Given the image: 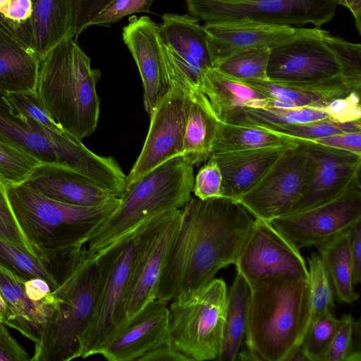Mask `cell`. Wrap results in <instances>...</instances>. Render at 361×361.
<instances>
[{"label":"cell","mask_w":361,"mask_h":361,"mask_svg":"<svg viewBox=\"0 0 361 361\" xmlns=\"http://www.w3.org/2000/svg\"><path fill=\"white\" fill-rule=\"evenodd\" d=\"M180 211L156 293V299L168 302L196 292L234 264L255 221L242 204L225 197H191Z\"/></svg>","instance_id":"obj_1"},{"label":"cell","mask_w":361,"mask_h":361,"mask_svg":"<svg viewBox=\"0 0 361 361\" xmlns=\"http://www.w3.org/2000/svg\"><path fill=\"white\" fill-rule=\"evenodd\" d=\"M59 286L55 306L35 343L31 361H71L81 357L80 337L89 324L95 303L99 278L97 257L86 245L51 264Z\"/></svg>","instance_id":"obj_2"},{"label":"cell","mask_w":361,"mask_h":361,"mask_svg":"<svg viewBox=\"0 0 361 361\" xmlns=\"http://www.w3.org/2000/svg\"><path fill=\"white\" fill-rule=\"evenodd\" d=\"M101 76L71 36L40 60L35 92L63 130L82 140L92 134L99 117L96 86Z\"/></svg>","instance_id":"obj_3"},{"label":"cell","mask_w":361,"mask_h":361,"mask_svg":"<svg viewBox=\"0 0 361 361\" xmlns=\"http://www.w3.org/2000/svg\"><path fill=\"white\" fill-rule=\"evenodd\" d=\"M248 284L246 348L258 360L285 361L311 321L308 280L274 277Z\"/></svg>","instance_id":"obj_4"},{"label":"cell","mask_w":361,"mask_h":361,"mask_svg":"<svg viewBox=\"0 0 361 361\" xmlns=\"http://www.w3.org/2000/svg\"><path fill=\"white\" fill-rule=\"evenodd\" d=\"M7 194L25 238L38 259L49 264L85 245L120 202L94 207L75 206L49 199L23 183L7 184Z\"/></svg>","instance_id":"obj_5"},{"label":"cell","mask_w":361,"mask_h":361,"mask_svg":"<svg viewBox=\"0 0 361 361\" xmlns=\"http://www.w3.org/2000/svg\"><path fill=\"white\" fill-rule=\"evenodd\" d=\"M194 178V165L180 156L138 179L90 235L85 245L90 256L97 257L154 217L183 207L191 197Z\"/></svg>","instance_id":"obj_6"},{"label":"cell","mask_w":361,"mask_h":361,"mask_svg":"<svg viewBox=\"0 0 361 361\" xmlns=\"http://www.w3.org/2000/svg\"><path fill=\"white\" fill-rule=\"evenodd\" d=\"M0 90V141L25 152L41 163L73 170L110 192L123 186L126 175L116 160L98 155L81 140L67 132L48 137L34 130Z\"/></svg>","instance_id":"obj_7"},{"label":"cell","mask_w":361,"mask_h":361,"mask_svg":"<svg viewBox=\"0 0 361 361\" xmlns=\"http://www.w3.org/2000/svg\"><path fill=\"white\" fill-rule=\"evenodd\" d=\"M228 290L213 279L168 305L167 341L188 361L219 360L223 343Z\"/></svg>","instance_id":"obj_8"},{"label":"cell","mask_w":361,"mask_h":361,"mask_svg":"<svg viewBox=\"0 0 361 361\" xmlns=\"http://www.w3.org/2000/svg\"><path fill=\"white\" fill-rule=\"evenodd\" d=\"M340 75L361 80V71L339 50L337 36L319 27L298 28L293 36L269 49L267 80L312 82Z\"/></svg>","instance_id":"obj_9"},{"label":"cell","mask_w":361,"mask_h":361,"mask_svg":"<svg viewBox=\"0 0 361 361\" xmlns=\"http://www.w3.org/2000/svg\"><path fill=\"white\" fill-rule=\"evenodd\" d=\"M190 16L205 23L250 22L276 25L313 24L334 16L336 0H185Z\"/></svg>","instance_id":"obj_10"},{"label":"cell","mask_w":361,"mask_h":361,"mask_svg":"<svg viewBox=\"0 0 361 361\" xmlns=\"http://www.w3.org/2000/svg\"><path fill=\"white\" fill-rule=\"evenodd\" d=\"M180 220V209H171L140 227L128 281L117 315L116 329L156 299L165 259Z\"/></svg>","instance_id":"obj_11"},{"label":"cell","mask_w":361,"mask_h":361,"mask_svg":"<svg viewBox=\"0 0 361 361\" xmlns=\"http://www.w3.org/2000/svg\"><path fill=\"white\" fill-rule=\"evenodd\" d=\"M140 228L97 257L99 278L95 303L90 322L80 337L81 358L97 355L117 327V315L136 251Z\"/></svg>","instance_id":"obj_12"},{"label":"cell","mask_w":361,"mask_h":361,"mask_svg":"<svg viewBox=\"0 0 361 361\" xmlns=\"http://www.w3.org/2000/svg\"><path fill=\"white\" fill-rule=\"evenodd\" d=\"M312 173V163L297 144L287 149L237 202L255 219L269 221L290 213L305 193Z\"/></svg>","instance_id":"obj_13"},{"label":"cell","mask_w":361,"mask_h":361,"mask_svg":"<svg viewBox=\"0 0 361 361\" xmlns=\"http://www.w3.org/2000/svg\"><path fill=\"white\" fill-rule=\"evenodd\" d=\"M170 87L185 94L201 89L213 68L208 37L199 20L189 15L165 13L159 25Z\"/></svg>","instance_id":"obj_14"},{"label":"cell","mask_w":361,"mask_h":361,"mask_svg":"<svg viewBox=\"0 0 361 361\" xmlns=\"http://www.w3.org/2000/svg\"><path fill=\"white\" fill-rule=\"evenodd\" d=\"M361 221L360 176L335 198L269 222L298 250L318 246Z\"/></svg>","instance_id":"obj_15"},{"label":"cell","mask_w":361,"mask_h":361,"mask_svg":"<svg viewBox=\"0 0 361 361\" xmlns=\"http://www.w3.org/2000/svg\"><path fill=\"white\" fill-rule=\"evenodd\" d=\"M248 283L286 277L308 280V270L299 250L269 221L255 219L234 264Z\"/></svg>","instance_id":"obj_16"},{"label":"cell","mask_w":361,"mask_h":361,"mask_svg":"<svg viewBox=\"0 0 361 361\" xmlns=\"http://www.w3.org/2000/svg\"><path fill=\"white\" fill-rule=\"evenodd\" d=\"M190 106L189 94L170 87L149 116L147 135L140 155L126 176V190L151 171L182 156Z\"/></svg>","instance_id":"obj_17"},{"label":"cell","mask_w":361,"mask_h":361,"mask_svg":"<svg viewBox=\"0 0 361 361\" xmlns=\"http://www.w3.org/2000/svg\"><path fill=\"white\" fill-rule=\"evenodd\" d=\"M293 140L310 160L312 173L305 193L288 214L302 211L335 198L360 175L361 155L305 140Z\"/></svg>","instance_id":"obj_18"},{"label":"cell","mask_w":361,"mask_h":361,"mask_svg":"<svg viewBox=\"0 0 361 361\" xmlns=\"http://www.w3.org/2000/svg\"><path fill=\"white\" fill-rule=\"evenodd\" d=\"M123 39L140 73L144 106L150 116L170 89L159 25L147 16L131 18L123 28Z\"/></svg>","instance_id":"obj_19"},{"label":"cell","mask_w":361,"mask_h":361,"mask_svg":"<svg viewBox=\"0 0 361 361\" xmlns=\"http://www.w3.org/2000/svg\"><path fill=\"white\" fill-rule=\"evenodd\" d=\"M168 302L155 299L119 326L97 355L109 361H139L167 340Z\"/></svg>","instance_id":"obj_20"},{"label":"cell","mask_w":361,"mask_h":361,"mask_svg":"<svg viewBox=\"0 0 361 361\" xmlns=\"http://www.w3.org/2000/svg\"><path fill=\"white\" fill-rule=\"evenodd\" d=\"M22 183L49 199L79 207H101L120 200L87 177L54 164H39Z\"/></svg>","instance_id":"obj_21"},{"label":"cell","mask_w":361,"mask_h":361,"mask_svg":"<svg viewBox=\"0 0 361 361\" xmlns=\"http://www.w3.org/2000/svg\"><path fill=\"white\" fill-rule=\"evenodd\" d=\"M269 97L267 107L324 108L331 102L347 97L354 92H361V80L343 75L325 80L288 82L269 80H241Z\"/></svg>","instance_id":"obj_22"},{"label":"cell","mask_w":361,"mask_h":361,"mask_svg":"<svg viewBox=\"0 0 361 361\" xmlns=\"http://www.w3.org/2000/svg\"><path fill=\"white\" fill-rule=\"evenodd\" d=\"M213 66L222 60L247 49L271 47L287 39L297 31L290 25L250 22L205 23Z\"/></svg>","instance_id":"obj_23"},{"label":"cell","mask_w":361,"mask_h":361,"mask_svg":"<svg viewBox=\"0 0 361 361\" xmlns=\"http://www.w3.org/2000/svg\"><path fill=\"white\" fill-rule=\"evenodd\" d=\"M295 145L212 154L209 159L217 164L221 173L223 197L237 201L287 149Z\"/></svg>","instance_id":"obj_24"},{"label":"cell","mask_w":361,"mask_h":361,"mask_svg":"<svg viewBox=\"0 0 361 361\" xmlns=\"http://www.w3.org/2000/svg\"><path fill=\"white\" fill-rule=\"evenodd\" d=\"M39 63L32 47L0 20V90L35 91Z\"/></svg>","instance_id":"obj_25"},{"label":"cell","mask_w":361,"mask_h":361,"mask_svg":"<svg viewBox=\"0 0 361 361\" xmlns=\"http://www.w3.org/2000/svg\"><path fill=\"white\" fill-rule=\"evenodd\" d=\"M200 90L224 123L245 109L265 108L269 100L256 88L214 68L206 73Z\"/></svg>","instance_id":"obj_26"},{"label":"cell","mask_w":361,"mask_h":361,"mask_svg":"<svg viewBox=\"0 0 361 361\" xmlns=\"http://www.w3.org/2000/svg\"><path fill=\"white\" fill-rule=\"evenodd\" d=\"M71 36V0H35L29 21V44L39 58Z\"/></svg>","instance_id":"obj_27"},{"label":"cell","mask_w":361,"mask_h":361,"mask_svg":"<svg viewBox=\"0 0 361 361\" xmlns=\"http://www.w3.org/2000/svg\"><path fill=\"white\" fill-rule=\"evenodd\" d=\"M190 106L183 137L182 156L193 165L209 159L219 119L206 95L195 89L189 93Z\"/></svg>","instance_id":"obj_28"},{"label":"cell","mask_w":361,"mask_h":361,"mask_svg":"<svg viewBox=\"0 0 361 361\" xmlns=\"http://www.w3.org/2000/svg\"><path fill=\"white\" fill-rule=\"evenodd\" d=\"M25 281L0 262V293L11 312L9 327L36 343L44 322L28 298Z\"/></svg>","instance_id":"obj_29"},{"label":"cell","mask_w":361,"mask_h":361,"mask_svg":"<svg viewBox=\"0 0 361 361\" xmlns=\"http://www.w3.org/2000/svg\"><path fill=\"white\" fill-rule=\"evenodd\" d=\"M351 229L317 246L331 279L335 298L341 302L350 304L359 295L355 290L350 257Z\"/></svg>","instance_id":"obj_30"},{"label":"cell","mask_w":361,"mask_h":361,"mask_svg":"<svg viewBox=\"0 0 361 361\" xmlns=\"http://www.w3.org/2000/svg\"><path fill=\"white\" fill-rule=\"evenodd\" d=\"M250 290L247 281L239 274L227 293L221 361H234L245 338Z\"/></svg>","instance_id":"obj_31"},{"label":"cell","mask_w":361,"mask_h":361,"mask_svg":"<svg viewBox=\"0 0 361 361\" xmlns=\"http://www.w3.org/2000/svg\"><path fill=\"white\" fill-rule=\"evenodd\" d=\"M295 145L292 139L260 127L220 121L212 154Z\"/></svg>","instance_id":"obj_32"},{"label":"cell","mask_w":361,"mask_h":361,"mask_svg":"<svg viewBox=\"0 0 361 361\" xmlns=\"http://www.w3.org/2000/svg\"><path fill=\"white\" fill-rule=\"evenodd\" d=\"M325 118H330L328 113L322 107H265L245 109L226 123L265 128L307 123Z\"/></svg>","instance_id":"obj_33"},{"label":"cell","mask_w":361,"mask_h":361,"mask_svg":"<svg viewBox=\"0 0 361 361\" xmlns=\"http://www.w3.org/2000/svg\"><path fill=\"white\" fill-rule=\"evenodd\" d=\"M269 47H259L236 53L213 68L239 80H267Z\"/></svg>","instance_id":"obj_34"},{"label":"cell","mask_w":361,"mask_h":361,"mask_svg":"<svg viewBox=\"0 0 361 361\" xmlns=\"http://www.w3.org/2000/svg\"><path fill=\"white\" fill-rule=\"evenodd\" d=\"M0 262L25 280L44 279L54 290L59 286L49 264L2 240H0Z\"/></svg>","instance_id":"obj_35"},{"label":"cell","mask_w":361,"mask_h":361,"mask_svg":"<svg viewBox=\"0 0 361 361\" xmlns=\"http://www.w3.org/2000/svg\"><path fill=\"white\" fill-rule=\"evenodd\" d=\"M307 265L312 320L332 312L336 298L331 279L318 253L312 252L307 258Z\"/></svg>","instance_id":"obj_36"},{"label":"cell","mask_w":361,"mask_h":361,"mask_svg":"<svg viewBox=\"0 0 361 361\" xmlns=\"http://www.w3.org/2000/svg\"><path fill=\"white\" fill-rule=\"evenodd\" d=\"M292 140H312L332 135L361 131V120L340 123L331 118L312 122L262 128Z\"/></svg>","instance_id":"obj_37"},{"label":"cell","mask_w":361,"mask_h":361,"mask_svg":"<svg viewBox=\"0 0 361 361\" xmlns=\"http://www.w3.org/2000/svg\"><path fill=\"white\" fill-rule=\"evenodd\" d=\"M340 323V319L336 318L332 312L310 321L301 343V348L307 360L323 361Z\"/></svg>","instance_id":"obj_38"},{"label":"cell","mask_w":361,"mask_h":361,"mask_svg":"<svg viewBox=\"0 0 361 361\" xmlns=\"http://www.w3.org/2000/svg\"><path fill=\"white\" fill-rule=\"evenodd\" d=\"M41 162L0 141V175L7 184L23 183Z\"/></svg>","instance_id":"obj_39"},{"label":"cell","mask_w":361,"mask_h":361,"mask_svg":"<svg viewBox=\"0 0 361 361\" xmlns=\"http://www.w3.org/2000/svg\"><path fill=\"white\" fill-rule=\"evenodd\" d=\"M0 240L7 242L38 259L19 226L8 197L7 183L1 175Z\"/></svg>","instance_id":"obj_40"},{"label":"cell","mask_w":361,"mask_h":361,"mask_svg":"<svg viewBox=\"0 0 361 361\" xmlns=\"http://www.w3.org/2000/svg\"><path fill=\"white\" fill-rule=\"evenodd\" d=\"M6 95L16 111L23 117L55 132L64 130L43 106L35 91L7 93Z\"/></svg>","instance_id":"obj_41"},{"label":"cell","mask_w":361,"mask_h":361,"mask_svg":"<svg viewBox=\"0 0 361 361\" xmlns=\"http://www.w3.org/2000/svg\"><path fill=\"white\" fill-rule=\"evenodd\" d=\"M341 323L323 361H348L351 354L360 352L354 349L353 328L355 319L350 314L341 318Z\"/></svg>","instance_id":"obj_42"},{"label":"cell","mask_w":361,"mask_h":361,"mask_svg":"<svg viewBox=\"0 0 361 361\" xmlns=\"http://www.w3.org/2000/svg\"><path fill=\"white\" fill-rule=\"evenodd\" d=\"M153 0H114L91 21V25L109 27L123 17L135 13H148Z\"/></svg>","instance_id":"obj_43"},{"label":"cell","mask_w":361,"mask_h":361,"mask_svg":"<svg viewBox=\"0 0 361 361\" xmlns=\"http://www.w3.org/2000/svg\"><path fill=\"white\" fill-rule=\"evenodd\" d=\"M192 192L200 200L223 197L222 176L217 164L208 159L194 178Z\"/></svg>","instance_id":"obj_44"},{"label":"cell","mask_w":361,"mask_h":361,"mask_svg":"<svg viewBox=\"0 0 361 361\" xmlns=\"http://www.w3.org/2000/svg\"><path fill=\"white\" fill-rule=\"evenodd\" d=\"M114 0H71V35L76 39L91 21Z\"/></svg>","instance_id":"obj_45"},{"label":"cell","mask_w":361,"mask_h":361,"mask_svg":"<svg viewBox=\"0 0 361 361\" xmlns=\"http://www.w3.org/2000/svg\"><path fill=\"white\" fill-rule=\"evenodd\" d=\"M360 92H354L347 97L331 102L324 107L329 118L346 123L361 118Z\"/></svg>","instance_id":"obj_46"},{"label":"cell","mask_w":361,"mask_h":361,"mask_svg":"<svg viewBox=\"0 0 361 361\" xmlns=\"http://www.w3.org/2000/svg\"><path fill=\"white\" fill-rule=\"evenodd\" d=\"M305 141L361 155V131L341 133Z\"/></svg>","instance_id":"obj_47"},{"label":"cell","mask_w":361,"mask_h":361,"mask_svg":"<svg viewBox=\"0 0 361 361\" xmlns=\"http://www.w3.org/2000/svg\"><path fill=\"white\" fill-rule=\"evenodd\" d=\"M30 354L0 322V361H31Z\"/></svg>","instance_id":"obj_48"},{"label":"cell","mask_w":361,"mask_h":361,"mask_svg":"<svg viewBox=\"0 0 361 361\" xmlns=\"http://www.w3.org/2000/svg\"><path fill=\"white\" fill-rule=\"evenodd\" d=\"M350 257L353 283L356 286L361 280V221L351 229Z\"/></svg>","instance_id":"obj_49"},{"label":"cell","mask_w":361,"mask_h":361,"mask_svg":"<svg viewBox=\"0 0 361 361\" xmlns=\"http://www.w3.org/2000/svg\"><path fill=\"white\" fill-rule=\"evenodd\" d=\"M139 361H188L187 357L166 340L143 355Z\"/></svg>","instance_id":"obj_50"},{"label":"cell","mask_w":361,"mask_h":361,"mask_svg":"<svg viewBox=\"0 0 361 361\" xmlns=\"http://www.w3.org/2000/svg\"><path fill=\"white\" fill-rule=\"evenodd\" d=\"M338 5L346 7L352 13L356 30L361 33V0H336Z\"/></svg>","instance_id":"obj_51"},{"label":"cell","mask_w":361,"mask_h":361,"mask_svg":"<svg viewBox=\"0 0 361 361\" xmlns=\"http://www.w3.org/2000/svg\"><path fill=\"white\" fill-rule=\"evenodd\" d=\"M11 320L12 317L9 307L0 293V322L9 327Z\"/></svg>","instance_id":"obj_52"},{"label":"cell","mask_w":361,"mask_h":361,"mask_svg":"<svg viewBox=\"0 0 361 361\" xmlns=\"http://www.w3.org/2000/svg\"><path fill=\"white\" fill-rule=\"evenodd\" d=\"M307 360L301 345L293 350L286 358L285 361H305Z\"/></svg>","instance_id":"obj_53"},{"label":"cell","mask_w":361,"mask_h":361,"mask_svg":"<svg viewBox=\"0 0 361 361\" xmlns=\"http://www.w3.org/2000/svg\"><path fill=\"white\" fill-rule=\"evenodd\" d=\"M8 2L9 0H0V14L5 10Z\"/></svg>","instance_id":"obj_54"}]
</instances>
